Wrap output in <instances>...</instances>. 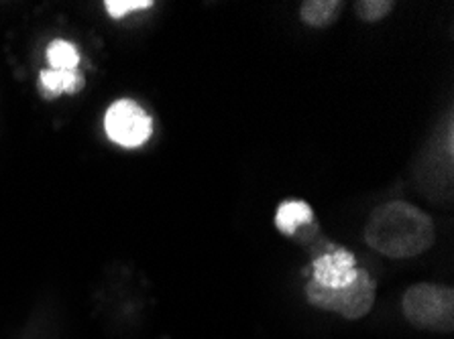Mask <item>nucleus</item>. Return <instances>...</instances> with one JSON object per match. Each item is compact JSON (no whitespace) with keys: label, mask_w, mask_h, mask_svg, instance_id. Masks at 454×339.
<instances>
[{"label":"nucleus","mask_w":454,"mask_h":339,"mask_svg":"<svg viewBox=\"0 0 454 339\" xmlns=\"http://www.w3.org/2000/svg\"><path fill=\"white\" fill-rule=\"evenodd\" d=\"M403 315L414 327L450 334L454 329V290L419 282L403 295Z\"/></svg>","instance_id":"f03ea898"},{"label":"nucleus","mask_w":454,"mask_h":339,"mask_svg":"<svg viewBox=\"0 0 454 339\" xmlns=\"http://www.w3.org/2000/svg\"><path fill=\"white\" fill-rule=\"evenodd\" d=\"M355 256L348 250L322 254L312 265V281L325 289H345L359 276Z\"/></svg>","instance_id":"39448f33"},{"label":"nucleus","mask_w":454,"mask_h":339,"mask_svg":"<svg viewBox=\"0 0 454 339\" xmlns=\"http://www.w3.org/2000/svg\"><path fill=\"white\" fill-rule=\"evenodd\" d=\"M312 218V207L306 202H300V199H292V202L279 205L278 216H275V226H278V230L284 232L286 236H292V234L298 232L301 226L309 224Z\"/></svg>","instance_id":"6e6552de"},{"label":"nucleus","mask_w":454,"mask_h":339,"mask_svg":"<svg viewBox=\"0 0 454 339\" xmlns=\"http://www.w3.org/2000/svg\"><path fill=\"white\" fill-rule=\"evenodd\" d=\"M47 59H50L51 69H59V72H66V69H75L80 61V55L75 51V47L67 41H53L47 50Z\"/></svg>","instance_id":"1a4fd4ad"},{"label":"nucleus","mask_w":454,"mask_h":339,"mask_svg":"<svg viewBox=\"0 0 454 339\" xmlns=\"http://www.w3.org/2000/svg\"><path fill=\"white\" fill-rule=\"evenodd\" d=\"M340 0H306L301 3L300 17L306 25L316 27V29H326V27L334 25L336 19L342 12Z\"/></svg>","instance_id":"0eeeda50"},{"label":"nucleus","mask_w":454,"mask_h":339,"mask_svg":"<svg viewBox=\"0 0 454 339\" xmlns=\"http://www.w3.org/2000/svg\"><path fill=\"white\" fill-rule=\"evenodd\" d=\"M105 6L110 17L122 19L127 12L149 9V6H153V3L151 0H106Z\"/></svg>","instance_id":"9b49d317"},{"label":"nucleus","mask_w":454,"mask_h":339,"mask_svg":"<svg viewBox=\"0 0 454 339\" xmlns=\"http://www.w3.org/2000/svg\"><path fill=\"white\" fill-rule=\"evenodd\" d=\"M364 242L389 258H411L434 242V224L428 213L408 202L377 207L364 226Z\"/></svg>","instance_id":"f257e3e1"},{"label":"nucleus","mask_w":454,"mask_h":339,"mask_svg":"<svg viewBox=\"0 0 454 339\" xmlns=\"http://www.w3.org/2000/svg\"><path fill=\"white\" fill-rule=\"evenodd\" d=\"M394 3L391 0H361V3L355 4L356 17L364 23H377L389 15L394 11Z\"/></svg>","instance_id":"9d476101"},{"label":"nucleus","mask_w":454,"mask_h":339,"mask_svg":"<svg viewBox=\"0 0 454 339\" xmlns=\"http://www.w3.org/2000/svg\"><path fill=\"white\" fill-rule=\"evenodd\" d=\"M105 128L110 141L121 147L135 149L141 147L153 133V122L139 104L121 100L108 108Z\"/></svg>","instance_id":"20e7f679"},{"label":"nucleus","mask_w":454,"mask_h":339,"mask_svg":"<svg viewBox=\"0 0 454 339\" xmlns=\"http://www.w3.org/2000/svg\"><path fill=\"white\" fill-rule=\"evenodd\" d=\"M306 295L309 305L334 311L345 320H361L375 303V282L371 281L369 273L361 268L359 276L345 289H325L309 281L306 285Z\"/></svg>","instance_id":"7ed1b4c3"},{"label":"nucleus","mask_w":454,"mask_h":339,"mask_svg":"<svg viewBox=\"0 0 454 339\" xmlns=\"http://www.w3.org/2000/svg\"><path fill=\"white\" fill-rule=\"evenodd\" d=\"M84 86V78H82L78 69H43L41 72V92L45 98H58L59 94H75Z\"/></svg>","instance_id":"423d86ee"}]
</instances>
